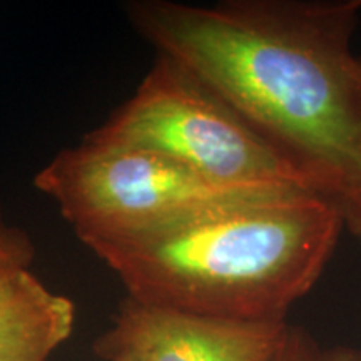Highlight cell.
Wrapping results in <instances>:
<instances>
[{
    "label": "cell",
    "instance_id": "cell-11",
    "mask_svg": "<svg viewBox=\"0 0 361 361\" xmlns=\"http://www.w3.org/2000/svg\"><path fill=\"white\" fill-rule=\"evenodd\" d=\"M358 71H360V79H361V57H358Z\"/></svg>",
    "mask_w": 361,
    "mask_h": 361
},
{
    "label": "cell",
    "instance_id": "cell-7",
    "mask_svg": "<svg viewBox=\"0 0 361 361\" xmlns=\"http://www.w3.org/2000/svg\"><path fill=\"white\" fill-rule=\"evenodd\" d=\"M34 256L35 246L29 234L12 224L0 209V278L29 269Z\"/></svg>",
    "mask_w": 361,
    "mask_h": 361
},
{
    "label": "cell",
    "instance_id": "cell-8",
    "mask_svg": "<svg viewBox=\"0 0 361 361\" xmlns=\"http://www.w3.org/2000/svg\"><path fill=\"white\" fill-rule=\"evenodd\" d=\"M319 355L322 351L305 329L290 326L276 361H318Z\"/></svg>",
    "mask_w": 361,
    "mask_h": 361
},
{
    "label": "cell",
    "instance_id": "cell-9",
    "mask_svg": "<svg viewBox=\"0 0 361 361\" xmlns=\"http://www.w3.org/2000/svg\"><path fill=\"white\" fill-rule=\"evenodd\" d=\"M318 361H361V351L351 348H335L322 351Z\"/></svg>",
    "mask_w": 361,
    "mask_h": 361
},
{
    "label": "cell",
    "instance_id": "cell-1",
    "mask_svg": "<svg viewBox=\"0 0 361 361\" xmlns=\"http://www.w3.org/2000/svg\"><path fill=\"white\" fill-rule=\"evenodd\" d=\"M134 29L238 112L361 243V0H141Z\"/></svg>",
    "mask_w": 361,
    "mask_h": 361
},
{
    "label": "cell",
    "instance_id": "cell-2",
    "mask_svg": "<svg viewBox=\"0 0 361 361\" xmlns=\"http://www.w3.org/2000/svg\"><path fill=\"white\" fill-rule=\"evenodd\" d=\"M343 228L331 202L284 189L85 246L135 301L209 318L284 323L322 278Z\"/></svg>",
    "mask_w": 361,
    "mask_h": 361
},
{
    "label": "cell",
    "instance_id": "cell-10",
    "mask_svg": "<svg viewBox=\"0 0 361 361\" xmlns=\"http://www.w3.org/2000/svg\"><path fill=\"white\" fill-rule=\"evenodd\" d=\"M109 361H133V360L128 358V356H116V358H112Z\"/></svg>",
    "mask_w": 361,
    "mask_h": 361
},
{
    "label": "cell",
    "instance_id": "cell-6",
    "mask_svg": "<svg viewBox=\"0 0 361 361\" xmlns=\"http://www.w3.org/2000/svg\"><path fill=\"white\" fill-rule=\"evenodd\" d=\"M75 308L30 269L0 278V361H47L74 331Z\"/></svg>",
    "mask_w": 361,
    "mask_h": 361
},
{
    "label": "cell",
    "instance_id": "cell-3",
    "mask_svg": "<svg viewBox=\"0 0 361 361\" xmlns=\"http://www.w3.org/2000/svg\"><path fill=\"white\" fill-rule=\"evenodd\" d=\"M85 137L154 152L214 186L311 191L228 102L164 54L133 97Z\"/></svg>",
    "mask_w": 361,
    "mask_h": 361
},
{
    "label": "cell",
    "instance_id": "cell-5",
    "mask_svg": "<svg viewBox=\"0 0 361 361\" xmlns=\"http://www.w3.org/2000/svg\"><path fill=\"white\" fill-rule=\"evenodd\" d=\"M290 324L234 322L128 300L94 345L104 360L276 361Z\"/></svg>",
    "mask_w": 361,
    "mask_h": 361
},
{
    "label": "cell",
    "instance_id": "cell-4",
    "mask_svg": "<svg viewBox=\"0 0 361 361\" xmlns=\"http://www.w3.org/2000/svg\"><path fill=\"white\" fill-rule=\"evenodd\" d=\"M34 186L56 202L84 245L284 191L214 186L154 152L85 135L37 173Z\"/></svg>",
    "mask_w": 361,
    "mask_h": 361
}]
</instances>
